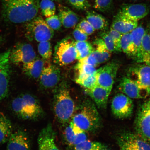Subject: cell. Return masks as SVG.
<instances>
[{"label": "cell", "mask_w": 150, "mask_h": 150, "mask_svg": "<svg viewBox=\"0 0 150 150\" xmlns=\"http://www.w3.org/2000/svg\"><path fill=\"white\" fill-rule=\"evenodd\" d=\"M11 50L0 53V101L8 95L11 74L9 56Z\"/></svg>", "instance_id": "4fadbf2b"}, {"label": "cell", "mask_w": 150, "mask_h": 150, "mask_svg": "<svg viewBox=\"0 0 150 150\" xmlns=\"http://www.w3.org/2000/svg\"><path fill=\"white\" fill-rule=\"evenodd\" d=\"M71 122L84 132L96 131L101 125L100 116L94 104L86 101L75 112Z\"/></svg>", "instance_id": "277c9868"}, {"label": "cell", "mask_w": 150, "mask_h": 150, "mask_svg": "<svg viewBox=\"0 0 150 150\" xmlns=\"http://www.w3.org/2000/svg\"><path fill=\"white\" fill-rule=\"evenodd\" d=\"M38 50L39 55L43 59L50 61L52 56V49L50 41H44L39 42Z\"/></svg>", "instance_id": "4dcf8cb0"}, {"label": "cell", "mask_w": 150, "mask_h": 150, "mask_svg": "<svg viewBox=\"0 0 150 150\" xmlns=\"http://www.w3.org/2000/svg\"><path fill=\"white\" fill-rule=\"evenodd\" d=\"M2 15L6 21L13 24L26 23L36 17L40 0H1Z\"/></svg>", "instance_id": "6da1fadb"}, {"label": "cell", "mask_w": 150, "mask_h": 150, "mask_svg": "<svg viewBox=\"0 0 150 150\" xmlns=\"http://www.w3.org/2000/svg\"><path fill=\"white\" fill-rule=\"evenodd\" d=\"M150 11L149 7L145 4H125L120 7L116 16L138 21L147 16Z\"/></svg>", "instance_id": "8fae6325"}, {"label": "cell", "mask_w": 150, "mask_h": 150, "mask_svg": "<svg viewBox=\"0 0 150 150\" xmlns=\"http://www.w3.org/2000/svg\"><path fill=\"white\" fill-rule=\"evenodd\" d=\"M102 150H110L108 149H107V148H105V149H103Z\"/></svg>", "instance_id": "c3c4849f"}, {"label": "cell", "mask_w": 150, "mask_h": 150, "mask_svg": "<svg viewBox=\"0 0 150 150\" xmlns=\"http://www.w3.org/2000/svg\"><path fill=\"white\" fill-rule=\"evenodd\" d=\"M142 42L144 48L150 55V24L145 28Z\"/></svg>", "instance_id": "ab89813d"}, {"label": "cell", "mask_w": 150, "mask_h": 150, "mask_svg": "<svg viewBox=\"0 0 150 150\" xmlns=\"http://www.w3.org/2000/svg\"><path fill=\"white\" fill-rule=\"evenodd\" d=\"M100 38L102 39L107 48L111 52H118L117 46L108 32H103L100 34Z\"/></svg>", "instance_id": "836d02e7"}, {"label": "cell", "mask_w": 150, "mask_h": 150, "mask_svg": "<svg viewBox=\"0 0 150 150\" xmlns=\"http://www.w3.org/2000/svg\"><path fill=\"white\" fill-rule=\"evenodd\" d=\"M76 52V59L78 61L87 57L94 50L91 43L87 41L75 42Z\"/></svg>", "instance_id": "4316f807"}, {"label": "cell", "mask_w": 150, "mask_h": 150, "mask_svg": "<svg viewBox=\"0 0 150 150\" xmlns=\"http://www.w3.org/2000/svg\"><path fill=\"white\" fill-rule=\"evenodd\" d=\"M45 20L48 26L54 31L59 30L62 25L59 16L57 15L54 14L46 18Z\"/></svg>", "instance_id": "d590c367"}, {"label": "cell", "mask_w": 150, "mask_h": 150, "mask_svg": "<svg viewBox=\"0 0 150 150\" xmlns=\"http://www.w3.org/2000/svg\"><path fill=\"white\" fill-rule=\"evenodd\" d=\"M121 46L122 51L134 59L135 55V48L130 33L123 35Z\"/></svg>", "instance_id": "83f0119b"}, {"label": "cell", "mask_w": 150, "mask_h": 150, "mask_svg": "<svg viewBox=\"0 0 150 150\" xmlns=\"http://www.w3.org/2000/svg\"><path fill=\"white\" fill-rule=\"evenodd\" d=\"M96 72L94 74L82 79L76 80V83L83 87L85 89H92L98 85Z\"/></svg>", "instance_id": "d6a6232c"}, {"label": "cell", "mask_w": 150, "mask_h": 150, "mask_svg": "<svg viewBox=\"0 0 150 150\" xmlns=\"http://www.w3.org/2000/svg\"><path fill=\"white\" fill-rule=\"evenodd\" d=\"M48 62L37 57L34 60L23 65V72L29 78L38 79L45 66Z\"/></svg>", "instance_id": "7402d4cb"}, {"label": "cell", "mask_w": 150, "mask_h": 150, "mask_svg": "<svg viewBox=\"0 0 150 150\" xmlns=\"http://www.w3.org/2000/svg\"><path fill=\"white\" fill-rule=\"evenodd\" d=\"M134 106L131 98L122 93L117 94L112 99V112L118 119H123L130 117Z\"/></svg>", "instance_id": "30bf717a"}, {"label": "cell", "mask_w": 150, "mask_h": 150, "mask_svg": "<svg viewBox=\"0 0 150 150\" xmlns=\"http://www.w3.org/2000/svg\"><path fill=\"white\" fill-rule=\"evenodd\" d=\"M75 42L70 37L63 39L56 44L54 54V63L60 66L70 64L76 59Z\"/></svg>", "instance_id": "8992f818"}, {"label": "cell", "mask_w": 150, "mask_h": 150, "mask_svg": "<svg viewBox=\"0 0 150 150\" xmlns=\"http://www.w3.org/2000/svg\"><path fill=\"white\" fill-rule=\"evenodd\" d=\"M106 148L101 142L86 140L75 146L74 150H102Z\"/></svg>", "instance_id": "f546056e"}, {"label": "cell", "mask_w": 150, "mask_h": 150, "mask_svg": "<svg viewBox=\"0 0 150 150\" xmlns=\"http://www.w3.org/2000/svg\"><path fill=\"white\" fill-rule=\"evenodd\" d=\"M76 134L73 130L70 124L66 127L64 135L66 140L69 145L72 146Z\"/></svg>", "instance_id": "60d3db41"}, {"label": "cell", "mask_w": 150, "mask_h": 150, "mask_svg": "<svg viewBox=\"0 0 150 150\" xmlns=\"http://www.w3.org/2000/svg\"><path fill=\"white\" fill-rule=\"evenodd\" d=\"M136 134L150 143V98L140 106L135 121Z\"/></svg>", "instance_id": "52a82bcc"}, {"label": "cell", "mask_w": 150, "mask_h": 150, "mask_svg": "<svg viewBox=\"0 0 150 150\" xmlns=\"http://www.w3.org/2000/svg\"><path fill=\"white\" fill-rule=\"evenodd\" d=\"M76 74V80L81 79L94 74L96 67L85 63L79 61L75 66Z\"/></svg>", "instance_id": "f1b7e54d"}, {"label": "cell", "mask_w": 150, "mask_h": 150, "mask_svg": "<svg viewBox=\"0 0 150 150\" xmlns=\"http://www.w3.org/2000/svg\"><path fill=\"white\" fill-rule=\"evenodd\" d=\"M61 78V70L59 67L48 62L45 66L39 77V83L41 87L44 89H51L58 85Z\"/></svg>", "instance_id": "7c38bea8"}, {"label": "cell", "mask_w": 150, "mask_h": 150, "mask_svg": "<svg viewBox=\"0 0 150 150\" xmlns=\"http://www.w3.org/2000/svg\"><path fill=\"white\" fill-rule=\"evenodd\" d=\"M87 136L86 132L78 133L76 134L72 146H76L87 140Z\"/></svg>", "instance_id": "ee69618b"}, {"label": "cell", "mask_w": 150, "mask_h": 150, "mask_svg": "<svg viewBox=\"0 0 150 150\" xmlns=\"http://www.w3.org/2000/svg\"><path fill=\"white\" fill-rule=\"evenodd\" d=\"M111 91L98 85L91 89H86V92L94 101L98 107L102 109L106 108Z\"/></svg>", "instance_id": "44dd1931"}, {"label": "cell", "mask_w": 150, "mask_h": 150, "mask_svg": "<svg viewBox=\"0 0 150 150\" xmlns=\"http://www.w3.org/2000/svg\"><path fill=\"white\" fill-rule=\"evenodd\" d=\"M117 143L125 150H150V143L137 134L125 132L117 139Z\"/></svg>", "instance_id": "9a60e30c"}, {"label": "cell", "mask_w": 150, "mask_h": 150, "mask_svg": "<svg viewBox=\"0 0 150 150\" xmlns=\"http://www.w3.org/2000/svg\"><path fill=\"white\" fill-rule=\"evenodd\" d=\"M58 16L60 20L62 25L67 29L76 27L79 21L78 15L69 7L62 5L58 6Z\"/></svg>", "instance_id": "ffe728a7"}, {"label": "cell", "mask_w": 150, "mask_h": 150, "mask_svg": "<svg viewBox=\"0 0 150 150\" xmlns=\"http://www.w3.org/2000/svg\"><path fill=\"white\" fill-rule=\"evenodd\" d=\"M73 35L76 42L87 41L88 38V35L77 28L73 31Z\"/></svg>", "instance_id": "b9f144b4"}, {"label": "cell", "mask_w": 150, "mask_h": 150, "mask_svg": "<svg viewBox=\"0 0 150 150\" xmlns=\"http://www.w3.org/2000/svg\"><path fill=\"white\" fill-rule=\"evenodd\" d=\"M12 132V125L10 120L0 112V147L7 142Z\"/></svg>", "instance_id": "cb8c5ba5"}, {"label": "cell", "mask_w": 150, "mask_h": 150, "mask_svg": "<svg viewBox=\"0 0 150 150\" xmlns=\"http://www.w3.org/2000/svg\"><path fill=\"white\" fill-rule=\"evenodd\" d=\"M138 24V21L120 18L116 16L114 17L111 28L124 35L131 32L137 27Z\"/></svg>", "instance_id": "603a6c76"}, {"label": "cell", "mask_w": 150, "mask_h": 150, "mask_svg": "<svg viewBox=\"0 0 150 150\" xmlns=\"http://www.w3.org/2000/svg\"><path fill=\"white\" fill-rule=\"evenodd\" d=\"M145 30L143 26L138 25L130 33L135 48L134 59L137 63L150 66V55L144 48L142 42Z\"/></svg>", "instance_id": "5bb4252c"}, {"label": "cell", "mask_w": 150, "mask_h": 150, "mask_svg": "<svg viewBox=\"0 0 150 150\" xmlns=\"http://www.w3.org/2000/svg\"><path fill=\"white\" fill-rule=\"evenodd\" d=\"M52 1H54L58 2H61L62 1V0H52Z\"/></svg>", "instance_id": "f6af8a7d"}, {"label": "cell", "mask_w": 150, "mask_h": 150, "mask_svg": "<svg viewBox=\"0 0 150 150\" xmlns=\"http://www.w3.org/2000/svg\"><path fill=\"white\" fill-rule=\"evenodd\" d=\"M76 28L81 30L88 35L92 34L96 30L86 19H84L78 23Z\"/></svg>", "instance_id": "8d00e7d4"}, {"label": "cell", "mask_w": 150, "mask_h": 150, "mask_svg": "<svg viewBox=\"0 0 150 150\" xmlns=\"http://www.w3.org/2000/svg\"><path fill=\"white\" fill-rule=\"evenodd\" d=\"M2 42H3L2 38L1 37H0V44H1V43Z\"/></svg>", "instance_id": "bcb514c9"}, {"label": "cell", "mask_w": 150, "mask_h": 150, "mask_svg": "<svg viewBox=\"0 0 150 150\" xmlns=\"http://www.w3.org/2000/svg\"><path fill=\"white\" fill-rule=\"evenodd\" d=\"M53 106L54 114L59 122L65 124L72 119L76 109L67 86H61L56 90Z\"/></svg>", "instance_id": "3957f363"}, {"label": "cell", "mask_w": 150, "mask_h": 150, "mask_svg": "<svg viewBox=\"0 0 150 150\" xmlns=\"http://www.w3.org/2000/svg\"><path fill=\"white\" fill-rule=\"evenodd\" d=\"M127 1H140V0H127Z\"/></svg>", "instance_id": "7dc6e473"}, {"label": "cell", "mask_w": 150, "mask_h": 150, "mask_svg": "<svg viewBox=\"0 0 150 150\" xmlns=\"http://www.w3.org/2000/svg\"><path fill=\"white\" fill-rule=\"evenodd\" d=\"M120 150H125L122 149H120Z\"/></svg>", "instance_id": "681fc988"}, {"label": "cell", "mask_w": 150, "mask_h": 150, "mask_svg": "<svg viewBox=\"0 0 150 150\" xmlns=\"http://www.w3.org/2000/svg\"><path fill=\"white\" fill-rule=\"evenodd\" d=\"M36 57L33 47L25 42L16 45L11 50L9 56L10 62L16 65H23L34 60Z\"/></svg>", "instance_id": "ba28073f"}, {"label": "cell", "mask_w": 150, "mask_h": 150, "mask_svg": "<svg viewBox=\"0 0 150 150\" xmlns=\"http://www.w3.org/2000/svg\"><path fill=\"white\" fill-rule=\"evenodd\" d=\"M10 108L15 115L24 120H36L44 114L38 99L29 93H22L13 99Z\"/></svg>", "instance_id": "7a4b0ae2"}, {"label": "cell", "mask_w": 150, "mask_h": 150, "mask_svg": "<svg viewBox=\"0 0 150 150\" xmlns=\"http://www.w3.org/2000/svg\"><path fill=\"white\" fill-rule=\"evenodd\" d=\"M86 19L95 30H104L108 26V21L102 15L93 11H88L86 13Z\"/></svg>", "instance_id": "d4e9b609"}, {"label": "cell", "mask_w": 150, "mask_h": 150, "mask_svg": "<svg viewBox=\"0 0 150 150\" xmlns=\"http://www.w3.org/2000/svg\"><path fill=\"white\" fill-rule=\"evenodd\" d=\"M119 67V64L113 61L96 70L98 85L112 91Z\"/></svg>", "instance_id": "9c48e42d"}, {"label": "cell", "mask_w": 150, "mask_h": 150, "mask_svg": "<svg viewBox=\"0 0 150 150\" xmlns=\"http://www.w3.org/2000/svg\"><path fill=\"white\" fill-rule=\"evenodd\" d=\"M113 0H95L94 7L103 12H108L111 8Z\"/></svg>", "instance_id": "e575fe53"}, {"label": "cell", "mask_w": 150, "mask_h": 150, "mask_svg": "<svg viewBox=\"0 0 150 150\" xmlns=\"http://www.w3.org/2000/svg\"><path fill=\"white\" fill-rule=\"evenodd\" d=\"M127 76L150 92L149 66L144 64L133 65L127 70Z\"/></svg>", "instance_id": "e0dca14e"}, {"label": "cell", "mask_w": 150, "mask_h": 150, "mask_svg": "<svg viewBox=\"0 0 150 150\" xmlns=\"http://www.w3.org/2000/svg\"><path fill=\"white\" fill-rule=\"evenodd\" d=\"M7 150H31V141L27 133L22 129L13 131L7 142Z\"/></svg>", "instance_id": "ac0fdd59"}, {"label": "cell", "mask_w": 150, "mask_h": 150, "mask_svg": "<svg viewBox=\"0 0 150 150\" xmlns=\"http://www.w3.org/2000/svg\"><path fill=\"white\" fill-rule=\"evenodd\" d=\"M40 8L42 14L46 18L55 14L56 7L52 0H42L40 1Z\"/></svg>", "instance_id": "1f68e13d"}, {"label": "cell", "mask_w": 150, "mask_h": 150, "mask_svg": "<svg viewBox=\"0 0 150 150\" xmlns=\"http://www.w3.org/2000/svg\"><path fill=\"white\" fill-rule=\"evenodd\" d=\"M96 48L93 51L98 65L105 62L111 57L112 52L107 48L102 39L100 38L96 39L94 42Z\"/></svg>", "instance_id": "484cf974"}, {"label": "cell", "mask_w": 150, "mask_h": 150, "mask_svg": "<svg viewBox=\"0 0 150 150\" xmlns=\"http://www.w3.org/2000/svg\"><path fill=\"white\" fill-rule=\"evenodd\" d=\"M25 35L30 40L39 42L50 41L54 35V30L40 16H37L27 22L26 25Z\"/></svg>", "instance_id": "5b68a950"}, {"label": "cell", "mask_w": 150, "mask_h": 150, "mask_svg": "<svg viewBox=\"0 0 150 150\" xmlns=\"http://www.w3.org/2000/svg\"><path fill=\"white\" fill-rule=\"evenodd\" d=\"M56 133L51 124H49L39 133L38 143V150H59L55 142Z\"/></svg>", "instance_id": "d6986e66"}, {"label": "cell", "mask_w": 150, "mask_h": 150, "mask_svg": "<svg viewBox=\"0 0 150 150\" xmlns=\"http://www.w3.org/2000/svg\"><path fill=\"white\" fill-rule=\"evenodd\" d=\"M118 88L122 93L131 98L144 99L150 95V92L149 90L127 76L122 79Z\"/></svg>", "instance_id": "2e32d148"}, {"label": "cell", "mask_w": 150, "mask_h": 150, "mask_svg": "<svg viewBox=\"0 0 150 150\" xmlns=\"http://www.w3.org/2000/svg\"><path fill=\"white\" fill-rule=\"evenodd\" d=\"M93 52L87 57L81 59L79 61L87 63L88 64L93 66L94 67H96L98 65V63L97 59Z\"/></svg>", "instance_id": "7bdbcfd3"}, {"label": "cell", "mask_w": 150, "mask_h": 150, "mask_svg": "<svg viewBox=\"0 0 150 150\" xmlns=\"http://www.w3.org/2000/svg\"><path fill=\"white\" fill-rule=\"evenodd\" d=\"M108 34L112 38V40L117 47L118 52H121V42L123 35L110 28L108 32Z\"/></svg>", "instance_id": "f35d334b"}, {"label": "cell", "mask_w": 150, "mask_h": 150, "mask_svg": "<svg viewBox=\"0 0 150 150\" xmlns=\"http://www.w3.org/2000/svg\"><path fill=\"white\" fill-rule=\"evenodd\" d=\"M74 8L79 10H86L90 8L91 5L87 0H67Z\"/></svg>", "instance_id": "74e56055"}]
</instances>
